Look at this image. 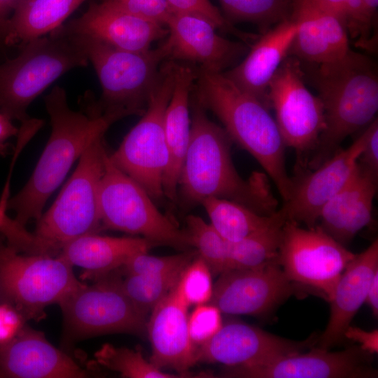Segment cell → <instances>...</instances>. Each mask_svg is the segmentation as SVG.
Returning <instances> with one entry per match:
<instances>
[{"label":"cell","mask_w":378,"mask_h":378,"mask_svg":"<svg viewBox=\"0 0 378 378\" xmlns=\"http://www.w3.org/2000/svg\"><path fill=\"white\" fill-rule=\"evenodd\" d=\"M97 363L127 378H174L177 374L165 372L143 356L139 348L117 347L104 344L95 352Z\"/></svg>","instance_id":"cell-32"},{"label":"cell","mask_w":378,"mask_h":378,"mask_svg":"<svg viewBox=\"0 0 378 378\" xmlns=\"http://www.w3.org/2000/svg\"><path fill=\"white\" fill-rule=\"evenodd\" d=\"M367 139L358 163L378 178V121L376 118L366 128Z\"/></svg>","instance_id":"cell-43"},{"label":"cell","mask_w":378,"mask_h":378,"mask_svg":"<svg viewBox=\"0 0 378 378\" xmlns=\"http://www.w3.org/2000/svg\"><path fill=\"white\" fill-rule=\"evenodd\" d=\"M45 105L50 118V136L29 179L6 204V210L13 211L15 219L24 226L40 218L47 200L90 144L104 136L113 123L128 116L121 111L102 112L92 99L86 102L83 111H74L59 86L46 96Z\"/></svg>","instance_id":"cell-2"},{"label":"cell","mask_w":378,"mask_h":378,"mask_svg":"<svg viewBox=\"0 0 378 378\" xmlns=\"http://www.w3.org/2000/svg\"><path fill=\"white\" fill-rule=\"evenodd\" d=\"M190 108V137L177 193L181 207H194L214 197L235 202L262 215L274 214L278 201L268 176L260 172L246 180L240 176L231 158L232 139L224 128L209 118L192 92Z\"/></svg>","instance_id":"cell-1"},{"label":"cell","mask_w":378,"mask_h":378,"mask_svg":"<svg viewBox=\"0 0 378 378\" xmlns=\"http://www.w3.org/2000/svg\"><path fill=\"white\" fill-rule=\"evenodd\" d=\"M222 325L221 312L211 304L197 305L188 320L190 339L199 346L209 340Z\"/></svg>","instance_id":"cell-40"},{"label":"cell","mask_w":378,"mask_h":378,"mask_svg":"<svg viewBox=\"0 0 378 378\" xmlns=\"http://www.w3.org/2000/svg\"><path fill=\"white\" fill-rule=\"evenodd\" d=\"M267 100L286 147L302 156L316 148L325 127L323 103L305 85L301 62L288 55L267 88Z\"/></svg>","instance_id":"cell-13"},{"label":"cell","mask_w":378,"mask_h":378,"mask_svg":"<svg viewBox=\"0 0 378 378\" xmlns=\"http://www.w3.org/2000/svg\"><path fill=\"white\" fill-rule=\"evenodd\" d=\"M175 62L164 60L145 112L120 145L111 162L138 183L154 201L164 197L162 183L169 162L164 118L174 85Z\"/></svg>","instance_id":"cell-9"},{"label":"cell","mask_w":378,"mask_h":378,"mask_svg":"<svg viewBox=\"0 0 378 378\" xmlns=\"http://www.w3.org/2000/svg\"><path fill=\"white\" fill-rule=\"evenodd\" d=\"M19 130L13 124L12 120L0 111V154L4 155L8 151L6 141L12 136L18 134Z\"/></svg>","instance_id":"cell-45"},{"label":"cell","mask_w":378,"mask_h":378,"mask_svg":"<svg viewBox=\"0 0 378 378\" xmlns=\"http://www.w3.org/2000/svg\"><path fill=\"white\" fill-rule=\"evenodd\" d=\"M183 271L158 275L126 274L125 279L120 280V286L135 307L146 316L178 283Z\"/></svg>","instance_id":"cell-33"},{"label":"cell","mask_w":378,"mask_h":378,"mask_svg":"<svg viewBox=\"0 0 378 378\" xmlns=\"http://www.w3.org/2000/svg\"><path fill=\"white\" fill-rule=\"evenodd\" d=\"M198 255L191 249L169 256H154L141 252L132 256L122 267L126 274L158 275L183 270Z\"/></svg>","instance_id":"cell-37"},{"label":"cell","mask_w":378,"mask_h":378,"mask_svg":"<svg viewBox=\"0 0 378 378\" xmlns=\"http://www.w3.org/2000/svg\"><path fill=\"white\" fill-rule=\"evenodd\" d=\"M94 66L102 93L95 102L102 112L122 111L142 115L166 59L160 44L156 48L135 52L114 48L92 37L73 35Z\"/></svg>","instance_id":"cell-7"},{"label":"cell","mask_w":378,"mask_h":378,"mask_svg":"<svg viewBox=\"0 0 378 378\" xmlns=\"http://www.w3.org/2000/svg\"><path fill=\"white\" fill-rule=\"evenodd\" d=\"M108 154L104 136L94 140L55 202L36 221L33 233L49 255H58L74 239L101 230L99 192Z\"/></svg>","instance_id":"cell-6"},{"label":"cell","mask_w":378,"mask_h":378,"mask_svg":"<svg viewBox=\"0 0 378 378\" xmlns=\"http://www.w3.org/2000/svg\"><path fill=\"white\" fill-rule=\"evenodd\" d=\"M88 373L55 347L43 332L24 326L0 346V377L83 378Z\"/></svg>","instance_id":"cell-22"},{"label":"cell","mask_w":378,"mask_h":378,"mask_svg":"<svg viewBox=\"0 0 378 378\" xmlns=\"http://www.w3.org/2000/svg\"><path fill=\"white\" fill-rule=\"evenodd\" d=\"M176 284L151 310L146 322L152 347L149 361L159 369L170 368L186 377L196 363V349L188 332V306Z\"/></svg>","instance_id":"cell-20"},{"label":"cell","mask_w":378,"mask_h":378,"mask_svg":"<svg viewBox=\"0 0 378 378\" xmlns=\"http://www.w3.org/2000/svg\"><path fill=\"white\" fill-rule=\"evenodd\" d=\"M68 340L125 332L142 335L146 316L125 295L120 280L108 275L90 286L83 284L59 304Z\"/></svg>","instance_id":"cell-11"},{"label":"cell","mask_w":378,"mask_h":378,"mask_svg":"<svg viewBox=\"0 0 378 378\" xmlns=\"http://www.w3.org/2000/svg\"><path fill=\"white\" fill-rule=\"evenodd\" d=\"M355 255L318 225L307 229L292 220L283 225L279 264L292 282L317 291L328 302Z\"/></svg>","instance_id":"cell-12"},{"label":"cell","mask_w":378,"mask_h":378,"mask_svg":"<svg viewBox=\"0 0 378 378\" xmlns=\"http://www.w3.org/2000/svg\"><path fill=\"white\" fill-rule=\"evenodd\" d=\"M22 0H0V36L9 19Z\"/></svg>","instance_id":"cell-47"},{"label":"cell","mask_w":378,"mask_h":378,"mask_svg":"<svg viewBox=\"0 0 378 378\" xmlns=\"http://www.w3.org/2000/svg\"><path fill=\"white\" fill-rule=\"evenodd\" d=\"M196 75L192 66L175 62L173 89L164 118L169 162L162 188L164 197L172 203L177 201L178 182L190 141V98Z\"/></svg>","instance_id":"cell-26"},{"label":"cell","mask_w":378,"mask_h":378,"mask_svg":"<svg viewBox=\"0 0 378 378\" xmlns=\"http://www.w3.org/2000/svg\"><path fill=\"white\" fill-rule=\"evenodd\" d=\"M367 17L370 22L373 25L377 15L378 0H363Z\"/></svg>","instance_id":"cell-48"},{"label":"cell","mask_w":378,"mask_h":378,"mask_svg":"<svg viewBox=\"0 0 378 378\" xmlns=\"http://www.w3.org/2000/svg\"><path fill=\"white\" fill-rule=\"evenodd\" d=\"M365 302L368 304L374 316L378 315V272H377L370 281Z\"/></svg>","instance_id":"cell-46"},{"label":"cell","mask_w":378,"mask_h":378,"mask_svg":"<svg viewBox=\"0 0 378 378\" xmlns=\"http://www.w3.org/2000/svg\"><path fill=\"white\" fill-rule=\"evenodd\" d=\"M298 27L290 18L275 24L258 37L241 62L222 74L269 108V83L288 55Z\"/></svg>","instance_id":"cell-23"},{"label":"cell","mask_w":378,"mask_h":378,"mask_svg":"<svg viewBox=\"0 0 378 378\" xmlns=\"http://www.w3.org/2000/svg\"><path fill=\"white\" fill-rule=\"evenodd\" d=\"M64 33L94 38L114 48L146 51L168 34L166 26L131 14L107 1L92 4L80 18L59 27Z\"/></svg>","instance_id":"cell-19"},{"label":"cell","mask_w":378,"mask_h":378,"mask_svg":"<svg viewBox=\"0 0 378 378\" xmlns=\"http://www.w3.org/2000/svg\"><path fill=\"white\" fill-rule=\"evenodd\" d=\"M372 354L358 345L344 350L312 346L307 353L288 355L254 366L225 367L220 375L234 378H375Z\"/></svg>","instance_id":"cell-15"},{"label":"cell","mask_w":378,"mask_h":378,"mask_svg":"<svg viewBox=\"0 0 378 378\" xmlns=\"http://www.w3.org/2000/svg\"><path fill=\"white\" fill-rule=\"evenodd\" d=\"M317 337L293 341L244 323L230 322L196 349L195 360L225 367L259 365L302 352L316 345Z\"/></svg>","instance_id":"cell-17"},{"label":"cell","mask_w":378,"mask_h":378,"mask_svg":"<svg viewBox=\"0 0 378 378\" xmlns=\"http://www.w3.org/2000/svg\"><path fill=\"white\" fill-rule=\"evenodd\" d=\"M187 231L192 246L205 261L212 274H220L227 270V253L225 240L209 223L201 217L190 214L186 218Z\"/></svg>","instance_id":"cell-34"},{"label":"cell","mask_w":378,"mask_h":378,"mask_svg":"<svg viewBox=\"0 0 378 378\" xmlns=\"http://www.w3.org/2000/svg\"><path fill=\"white\" fill-rule=\"evenodd\" d=\"M336 16L345 27L348 35L365 46L370 41L373 25L370 22L363 0H317Z\"/></svg>","instance_id":"cell-36"},{"label":"cell","mask_w":378,"mask_h":378,"mask_svg":"<svg viewBox=\"0 0 378 378\" xmlns=\"http://www.w3.org/2000/svg\"><path fill=\"white\" fill-rule=\"evenodd\" d=\"M154 202L138 183L111 162L108 154L99 192L101 230L141 235L156 246L191 249L187 230L179 228Z\"/></svg>","instance_id":"cell-10"},{"label":"cell","mask_w":378,"mask_h":378,"mask_svg":"<svg viewBox=\"0 0 378 378\" xmlns=\"http://www.w3.org/2000/svg\"><path fill=\"white\" fill-rule=\"evenodd\" d=\"M82 284L59 255L24 253L0 243V302L15 307L26 320L43 318L47 306L59 304Z\"/></svg>","instance_id":"cell-8"},{"label":"cell","mask_w":378,"mask_h":378,"mask_svg":"<svg viewBox=\"0 0 378 378\" xmlns=\"http://www.w3.org/2000/svg\"><path fill=\"white\" fill-rule=\"evenodd\" d=\"M196 74L193 95L221 121L232 141L257 160L286 202L293 179L287 173L286 146L269 108L222 73L196 69Z\"/></svg>","instance_id":"cell-4"},{"label":"cell","mask_w":378,"mask_h":378,"mask_svg":"<svg viewBox=\"0 0 378 378\" xmlns=\"http://www.w3.org/2000/svg\"><path fill=\"white\" fill-rule=\"evenodd\" d=\"M213 286L211 270L199 255L186 267L176 284L180 295L188 307L209 302Z\"/></svg>","instance_id":"cell-35"},{"label":"cell","mask_w":378,"mask_h":378,"mask_svg":"<svg viewBox=\"0 0 378 378\" xmlns=\"http://www.w3.org/2000/svg\"><path fill=\"white\" fill-rule=\"evenodd\" d=\"M289 18L299 24L288 55L319 64L344 57L351 50L342 22L317 0H290Z\"/></svg>","instance_id":"cell-21"},{"label":"cell","mask_w":378,"mask_h":378,"mask_svg":"<svg viewBox=\"0 0 378 378\" xmlns=\"http://www.w3.org/2000/svg\"><path fill=\"white\" fill-rule=\"evenodd\" d=\"M87 0H22L1 34L6 45H24L50 33Z\"/></svg>","instance_id":"cell-28"},{"label":"cell","mask_w":378,"mask_h":378,"mask_svg":"<svg viewBox=\"0 0 378 378\" xmlns=\"http://www.w3.org/2000/svg\"><path fill=\"white\" fill-rule=\"evenodd\" d=\"M201 204L209 216L210 224L228 241L241 240L265 228L278 214L277 210L270 216L262 215L235 202L214 197L204 199Z\"/></svg>","instance_id":"cell-29"},{"label":"cell","mask_w":378,"mask_h":378,"mask_svg":"<svg viewBox=\"0 0 378 378\" xmlns=\"http://www.w3.org/2000/svg\"><path fill=\"white\" fill-rule=\"evenodd\" d=\"M161 43L166 59L211 73H223L234 66L249 50L244 42L222 37L216 27L198 15L174 13Z\"/></svg>","instance_id":"cell-14"},{"label":"cell","mask_w":378,"mask_h":378,"mask_svg":"<svg viewBox=\"0 0 378 378\" xmlns=\"http://www.w3.org/2000/svg\"><path fill=\"white\" fill-rule=\"evenodd\" d=\"M174 13H188L200 16L211 22L217 29L238 37L251 46L258 36L241 31L232 24L209 0H167Z\"/></svg>","instance_id":"cell-38"},{"label":"cell","mask_w":378,"mask_h":378,"mask_svg":"<svg viewBox=\"0 0 378 378\" xmlns=\"http://www.w3.org/2000/svg\"><path fill=\"white\" fill-rule=\"evenodd\" d=\"M26 321L15 307L0 302V346L10 342L24 326Z\"/></svg>","instance_id":"cell-42"},{"label":"cell","mask_w":378,"mask_h":378,"mask_svg":"<svg viewBox=\"0 0 378 378\" xmlns=\"http://www.w3.org/2000/svg\"><path fill=\"white\" fill-rule=\"evenodd\" d=\"M0 234L6 239L8 246L19 252L27 254H48L34 234L27 230L25 226L15 218H10L6 214V210L1 206Z\"/></svg>","instance_id":"cell-39"},{"label":"cell","mask_w":378,"mask_h":378,"mask_svg":"<svg viewBox=\"0 0 378 378\" xmlns=\"http://www.w3.org/2000/svg\"><path fill=\"white\" fill-rule=\"evenodd\" d=\"M344 339H348L359 344L364 351L371 354L378 352V330L365 331L351 325L344 332Z\"/></svg>","instance_id":"cell-44"},{"label":"cell","mask_w":378,"mask_h":378,"mask_svg":"<svg viewBox=\"0 0 378 378\" xmlns=\"http://www.w3.org/2000/svg\"><path fill=\"white\" fill-rule=\"evenodd\" d=\"M301 65L305 80L317 90L324 108L325 127L309 161L315 169L339 150L346 137L376 118L377 65L351 50L332 62Z\"/></svg>","instance_id":"cell-3"},{"label":"cell","mask_w":378,"mask_h":378,"mask_svg":"<svg viewBox=\"0 0 378 378\" xmlns=\"http://www.w3.org/2000/svg\"><path fill=\"white\" fill-rule=\"evenodd\" d=\"M88 63L74 36L59 27L29 41L0 64V111L20 121L21 129H39L43 121L29 117V104L62 75Z\"/></svg>","instance_id":"cell-5"},{"label":"cell","mask_w":378,"mask_h":378,"mask_svg":"<svg viewBox=\"0 0 378 378\" xmlns=\"http://www.w3.org/2000/svg\"><path fill=\"white\" fill-rule=\"evenodd\" d=\"M377 181L358 161L349 181L322 209L320 226L342 245L370 224Z\"/></svg>","instance_id":"cell-25"},{"label":"cell","mask_w":378,"mask_h":378,"mask_svg":"<svg viewBox=\"0 0 378 378\" xmlns=\"http://www.w3.org/2000/svg\"><path fill=\"white\" fill-rule=\"evenodd\" d=\"M367 139L365 130L346 148L337 150L293 188L279 209L286 220L313 227L323 206L346 184L353 175Z\"/></svg>","instance_id":"cell-18"},{"label":"cell","mask_w":378,"mask_h":378,"mask_svg":"<svg viewBox=\"0 0 378 378\" xmlns=\"http://www.w3.org/2000/svg\"><path fill=\"white\" fill-rule=\"evenodd\" d=\"M290 1V0H289Z\"/></svg>","instance_id":"cell-49"},{"label":"cell","mask_w":378,"mask_h":378,"mask_svg":"<svg viewBox=\"0 0 378 378\" xmlns=\"http://www.w3.org/2000/svg\"><path fill=\"white\" fill-rule=\"evenodd\" d=\"M277 261L249 270H227L213 286L210 304L221 313L258 316L298 292Z\"/></svg>","instance_id":"cell-16"},{"label":"cell","mask_w":378,"mask_h":378,"mask_svg":"<svg viewBox=\"0 0 378 378\" xmlns=\"http://www.w3.org/2000/svg\"><path fill=\"white\" fill-rule=\"evenodd\" d=\"M226 19L256 24L262 33L289 18V0H219Z\"/></svg>","instance_id":"cell-31"},{"label":"cell","mask_w":378,"mask_h":378,"mask_svg":"<svg viewBox=\"0 0 378 378\" xmlns=\"http://www.w3.org/2000/svg\"><path fill=\"white\" fill-rule=\"evenodd\" d=\"M131 14L166 26L172 14L167 0H104Z\"/></svg>","instance_id":"cell-41"},{"label":"cell","mask_w":378,"mask_h":378,"mask_svg":"<svg viewBox=\"0 0 378 378\" xmlns=\"http://www.w3.org/2000/svg\"><path fill=\"white\" fill-rule=\"evenodd\" d=\"M378 272V241L356 254L341 274L334 288L330 318L323 332L317 337L318 347L330 349L344 340V332L365 302L374 274Z\"/></svg>","instance_id":"cell-24"},{"label":"cell","mask_w":378,"mask_h":378,"mask_svg":"<svg viewBox=\"0 0 378 378\" xmlns=\"http://www.w3.org/2000/svg\"><path fill=\"white\" fill-rule=\"evenodd\" d=\"M277 212L276 218L265 228L237 241H226V270L255 269L278 262L282 227L286 219L279 209Z\"/></svg>","instance_id":"cell-30"},{"label":"cell","mask_w":378,"mask_h":378,"mask_svg":"<svg viewBox=\"0 0 378 378\" xmlns=\"http://www.w3.org/2000/svg\"><path fill=\"white\" fill-rule=\"evenodd\" d=\"M156 246L144 237H115L90 233L66 244L59 255L83 269V279L98 280L122 267L134 255Z\"/></svg>","instance_id":"cell-27"}]
</instances>
